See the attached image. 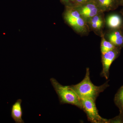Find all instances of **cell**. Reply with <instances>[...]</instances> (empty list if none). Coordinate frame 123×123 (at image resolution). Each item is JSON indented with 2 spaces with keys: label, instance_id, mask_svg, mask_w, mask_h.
Wrapping results in <instances>:
<instances>
[{
  "label": "cell",
  "instance_id": "10",
  "mask_svg": "<svg viewBox=\"0 0 123 123\" xmlns=\"http://www.w3.org/2000/svg\"><path fill=\"white\" fill-rule=\"evenodd\" d=\"M105 23L109 30L120 29L123 24V19L119 14H112L106 18Z\"/></svg>",
  "mask_w": 123,
  "mask_h": 123
},
{
  "label": "cell",
  "instance_id": "14",
  "mask_svg": "<svg viewBox=\"0 0 123 123\" xmlns=\"http://www.w3.org/2000/svg\"><path fill=\"white\" fill-rule=\"evenodd\" d=\"M93 0H74L73 6L82 4Z\"/></svg>",
  "mask_w": 123,
  "mask_h": 123
},
{
  "label": "cell",
  "instance_id": "3",
  "mask_svg": "<svg viewBox=\"0 0 123 123\" xmlns=\"http://www.w3.org/2000/svg\"><path fill=\"white\" fill-rule=\"evenodd\" d=\"M64 18L67 23L77 33L85 35L88 34L89 28L86 20L79 12L73 6H68L66 9Z\"/></svg>",
  "mask_w": 123,
  "mask_h": 123
},
{
  "label": "cell",
  "instance_id": "2",
  "mask_svg": "<svg viewBox=\"0 0 123 123\" xmlns=\"http://www.w3.org/2000/svg\"><path fill=\"white\" fill-rule=\"evenodd\" d=\"M52 85L59 97L61 104H69L82 109L80 98L69 86L60 84L55 78L50 79Z\"/></svg>",
  "mask_w": 123,
  "mask_h": 123
},
{
  "label": "cell",
  "instance_id": "11",
  "mask_svg": "<svg viewBox=\"0 0 123 123\" xmlns=\"http://www.w3.org/2000/svg\"><path fill=\"white\" fill-rule=\"evenodd\" d=\"M102 12L116 9L119 6V0H95Z\"/></svg>",
  "mask_w": 123,
  "mask_h": 123
},
{
  "label": "cell",
  "instance_id": "15",
  "mask_svg": "<svg viewBox=\"0 0 123 123\" xmlns=\"http://www.w3.org/2000/svg\"><path fill=\"white\" fill-rule=\"evenodd\" d=\"M115 120L116 123H123V112L115 117Z\"/></svg>",
  "mask_w": 123,
  "mask_h": 123
},
{
  "label": "cell",
  "instance_id": "18",
  "mask_svg": "<svg viewBox=\"0 0 123 123\" xmlns=\"http://www.w3.org/2000/svg\"><path fill=\"white\" fill-rule=\"evenodd\" d=\"M120 30H121V31H122V33H123V26L121 27V28H120Z\"/></svg>",
  "mask_w": 123,
  "mask_h": 123
},
{
  "label": "cell",
  "instance_id": "13",
  "mask_svg": "<svg viewBox=\"0 0 123 123\" xmlns=\"http://www.w3.org/2000/svg\"><path fill=\"white\" fill-rule=\"evenodd\" d=\"M102 36L101 45V53H104L112 50L117 47L115 46L111 43L106 39L103 34L101 35Z\"/></svg>",
  "mask_w": 123,
  "mask_h": 123
},
{
  "label": "cell",
  "instance_id": "5",
  "mask_svg": "<svg viewBox=\"0 0 123 123\" xmlns=\"http://www.w3.org/2000/svg\"><path fill=\"white\" fill-rule=\"evenodd\" d=\"M121 48L117 47L112 50L102 53V70L101 75L106 79L109 78L110 67L113 62L118 57L120 54Z\"/></svg>",
  "mask_w": 123,
  "mask_h": 123
},
{
  "label": "cell",
  "instance_id": "9",
  "mask_svg": "<svg viewBox=\"0 0 123 123\" xmlns=\"http://www.w3.org/2000/svg\"><path fill=\"white\" fill-rule=\"evenodd\" d=\"M21 99H18L12 106L11 117L16 123H24L22 118L23 112L21 103Z\"/></svg>",
  "mask_w": 123,
  "mask_h": 123
},
{
  "label": "cell",
  "instance_id": "12",
  "mask_svg": "<svg viewBox=\"0 0 123 123\" xmlns=\"http://www.w3.org/2000/svg\"><path fill=\"white\" fill-rule=\"evenodd\" d=\"M114 103L118 108L120 114L123 112V86L119 89L115 95Z\"/></svg>",
  "mask_w": 123,
  "mask_h": 123
},
{
  "label": "cell",
  "instance_id": "19",
  "mask_svg": "<svg viewBox=\"0 0 123 123\" xmlns=\"http://www.w3.org/2000/svg\"><path fill=\"white\" fill-rule=\"evenodd\" d=\"M123 8H122V10H121V14H122L123 15Z\"/></svg>",
  "mask_w": 123,
  "mask_h": 123
},
{
  "label": "cell",
  "instance_id": "6",
  "mask_svg": "<svg viewBox=\"0 0 123 123\" xmlns=\"http://www.w3.org/2000/svg\"><path fill=\"white\" fill-rule=\"evenodd\" d=\"M73 7L79 12L87 22L88 20L95 15L102 12L95 0L82 4L73 6Z\"/></svg>",
  "mask_w": 123,
  "mask_h": 123
},
{
  "label": "cell",
  "instance_id": "1",
  "mask_svg": "<svg viewBox=\"0 0 123 123\" xmlns=\"http://www.w3.org/2000/svg\"><path fill=\"white\" fill-rule=\"evenodd\" d=\"M108 82V81L98 86L95 85L91 80L89 68H87L85 76L82 81L78 84L69 86L76 93L79 98H86L96 101L100 93L110 86Z\"/></svg>",
  "mask_w": 123,
  "mask_h": 123
},
{
  "label": "cell",
  "instance_id": "16",
  "mask_svg": "<svg viewBox=\"0 0 123 123\" xmlns=\"http://www.w3.org/2000/svg\"><path fill=\"white\" fill-rule=\"evenodd\" d=\"M61 0L65 3L70 4V3H73V4L74 0Z\"/></svg>",
  "mask_w": 123,
  "mask_h": 123
},
{
  "label": "cell",
  "instance_id": "17",
  "mask_svg": "<svg viewBox=\"0 0 123 123\" xmlns=\"http://www.w3.org/2000/svg\"><path fill=\"white\" fill-rule=\"evenodd\" d=\"M119 6H123V0H119Z\"/></svg>",
  "mask_w": 123,
  "mask_h": 123
},
{
  "label": "cell",
  "instance_id": "7",
  "mask_svg": "<svg viewBox=\"0 0 123 123\" xmlns=\"http://www.w3.org/2000/svg\"><path fill=\"white\" fill-rule=\"evenodd\" d=\"M105 37L116 47H123V34L120 29L109 30Z\"/></svg>",
  "mask_w": 123,
  "mask_h": 123
},
{
  "label": "cell",
  "instance_id": "8",
  "mask_svg": "<svg viewBox=\"0 0 123 123\" xmlns=\"http://www.w3.org/2000/svg\"><path fill=\"white\" fill-rule=\"evenodd\" d=\"M103 12H101L95 15L89 19L87 23L89 28L95 32H101L105 23V20H104Z\"/></svg>",
  "mask_w": 123,
  "mask_h": 123
},
{
  "label": "cell",
  "instance_id": "4",
  "mask_svg": "<svg viewBox=\"0 0 123 123\" xmlns=\"http://www.w3.org/2000/svg\"><path fill=\"white\" fill-rule=\"evenodd\" d=\"M82 109L85 111L89 121L93 123H109L110 120L100 116L97 110L95 101L91 98H80Z\"/></svg>",
  "mask_w": 123,
  "mask_h": 123
}]
</instances>
